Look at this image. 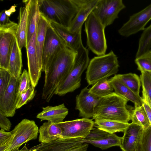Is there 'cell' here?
Listing matches in <instances>:
<instances>
[{"instance_id": "6da1fadb", "label": "cell", "mask_w": 151, "mask_h": 151, "mask_svg": "<svg viewBox=\"0 0 151 151\" xmlns=\"http://www.w3.org/2000/svg\"><path fill=\"white\" fill-rule=\"evenodd\" d=\"M76 52L66 47L58 53L45 72V83L42 98L50 101L56 88L70 72Z\"/></svg>"}, {"instance_id": "7a4b0ae2", "label": "cell", "mask_w": 151, "mask_h": 151, "mask_svg": "<svg viewBox=\"0 0 151 151\" xmlns=\"http://www.w3.org/2000/svg\"><path fill=\"white\" fill-rule=\"evenodd\" d=\"M128 101L114 92L101 98L93 119H103L128 123L131 119V112L127 108Z\"/></svg>"}, {"instance_id": "3957f363", "label": "cell", "mask_w": 151, "mask_h": 151, "mask_svg": "<svg viewBox=\"0 0 151 151\" xmlns=\"http://www.w3.org/2000/svg\"><path fill=\"white\" fill-rule=\"evenodd\" d=\"M40 13L50 22L68 28L78 7L73 0H38Z\"/></svg>"}, {"instance_id": "277c9868", "label": "cell", "mask_w": 151, "mask_h": 151, "mask_svg": "<svg viewBox=\"0 0 151 151\" xmlns=\"http://www.w3.org/2000/svg\"><path fill=\"white\" fill-rule=\"evenodd\" d=\"M119 67L118 57L111 50L107 54L95 56L90 60L86 79L89 85H93L116 74Z\"/></svg>"}, {"instance_id": "5b68a950", "label": "cell", "mask_w": 151, "mask_h": 151, "mask_svg": "<svg viewBox=\"0 0 151 151\" xmlns=\"http://www.w3.org/2000/svg\"><path fill=\"white\" fill-rule=\"evenodd\" d=\"M90 61L88 49L82 44L76 51L72 68L68 74L56 88L55 94L63 96L79 88L81 76Z\"/></svg>"}, {"instance_id": "8992f818", "label": "cell", "mask_w": 151, "mask_h": 151, "mask_svg": "<svg viewBox=\"0 0 151 151\" xmlns=\"http://www.w3.org/2000/svg\"><path fill=\"white\" fill-rule=\"evenodd\" d=\"M105 28L92 12L85 22L87 46L89 50L97 56L106 54L107 49Z\"/></svg>"}, {"instance_id": "52a82bcc", "label": "cell", "mask_w": 151, "mask_h": 151, "mask_svg": "<svg viewBox=\"0 0 151 151\" xmlns=\"http://www.w3.org/2000/svg\"><path fill=\"white\" fill-rule=\"evenodd\" d=\"M12 131V135L5 151H12L24 143L36 139L39 129L34 121L24 119Z\"/></svg>"}, {"instance_id": "ba28073f", "label": "cell", "mask_w": 151, "mask_h": 151, "mask_svg": "<svg viewBox=\"0 0 151 151\" xmlns=\"http://www.w3.org/2000/svg\"><path fill=\"white\" fill-rule=\"evenodd\" d=\"M67 47L50 24L47 29L42 53V71L45 72L58 53Z\"/></svg>"}, {"instance_id": "9c48e42d", "label": "cell", "mask_w": 151, "mask_h": 151, "mask_svg": "<svg viewBox=\"0 0 151 151\" xmlns=\"http://www.w3.org/2000/svg\"><path fill=\"white\" fill-rule=\"evenodd\" d=\"M125 8L122 0H99L92 12L106 27L112 24Z\"/></svg>"}, {"instance_id": "30bf717a", "label": "cell", "mask_w": 151, "mask_h": 151, "mask_svg": "<svg viewBox=\"0 0 151 151\" xmlns=\"http://www.w3.org/2000/svg\"><path fill=\"white\" fill-rule=\"evenodd\" d=\"M18 27V24L10 21L0 26V68L8 70L12 47Z\"/></svg>"}, {"instance_id": "8fae6325", "label": "cell", "mask_w": 151, "mask_h": 151, "mask_svg": "<svg viewBox=\"0 0 151 151\" xmlns=\"http://www.w3.org/2000/svg\"><path fill=\"white\" fill-rule=\"evenodd\" d=\"M56 124L62 129L63 138L84 139L93 128L94 122L92 119L83 118Z\"/></svg>"}, {"instance_id": "7c38bea8", "label": "cell", "mask_w": 151, "mask_h": 151, "mask_svg": "<svg viewBox=\"0 0 151 151\" xmlns=\"http://www.w3.org/2000/svg\"><path fill=\"white\" fill-rule=\"evenodd\" d=\"M151 19V3L140 11L130 16L129 20L118 30L120 35L128 37L145 28Z\"/></svg>"}, {"instance_id": "4fadbf2b", "label": "cell", "mask_w": 151, "mask_h": 151, "mask_svg": "<svg viewBox=\"0 0 151 151\" xmlns=\"http://www.w3.org/2000/svg\"><path fill=\"white\" fill-rule=\"evenodd\" d=\"M37 26L35 32L26 48L27 59L28 72L31 85L34 87H35L38 83L42 71V66L39 61L36 47Z\"/></svg>"}, {"instance_id": "5bb4252c", "label": "cell", "mask_w": 151, "mask_h": 151, "mask_svg": "<svg viewBox=\"0 0 151 151\" xmlns=\"http://www.w3.org/2000/svg\"><path fill=\"white\" fill-rule=\"evenodd\" d=\"M19 82V79L12 77L8 87L0 96V111L7 117H13L15 113Z\"/></svg>"}, {"instance_id": "9a60e30c", "label": "cell", "mask_w": 151, "mask_h": 151, "mask_svg": "<svg viewBox=\"0 0 151 151\" xmlns=\"http://www.w3.org/2000/svg\"><path fill=\"white\" fill-rule=\"evenodd\" d=\"M86 87L82 89L76 97L75 109L79 111V116L89 119L94 116L96 106L101 98L89 92Z\"/></svg>"}, {"instance_id": "2e32d148", "label": "cell", "mask_w": 151, "mask_h": 151, "mask_svg": "<svg viewBox=\"0 0 151 151\" xmlns=\"http://www.w3.org/2000/svg\"><path fill=\"white\" fill-rule=\"evenodd\" d=\"M73 0L78 9L68 29L72 32H75L82 29L83 24L92 12L99 0Z\"/></svg>"}, {"instance_id": "e0dca14e", "label": "cell", "mask_w": 151, "mask_h": 151, "mask_svg": "<svg viewBox=\"0 0 151 151\" xmlns=\"http://www.w3.org/2000/svg\"><path fill=\"white\" fill-rule=\"evenodd\" d=\"M144 129L141 126L131 123L124 132L120 146L122 151H135L140 142Z\"/></svg>"}, {"instance_id": "ac0fdd59", "label": "cell", "mask_w": 151, "mask_h": 151, "mask_svg": "<svg viewBox=\"0 0 151 151\" xmlns=\"http://www.w3.org/2000/svg\"><path fill=\"white\" fill-rule=\"evenodd\" d=\"M83 139L60 138L51 142L40 144L30 148V151H63L82 145Z\"/></svg>"}, {"instance_id": "d6986e66", "label": "cell", "mask_w": 151, "mask_h": 151, "mask_svg": "<svg viewBox=\"0 0 151 151\" xmlns=\"http://www.w3.org/2000/svg\"><path fill=\"white\" fill-rule=\"evenodd\" d=\"M50 24L66 47L76 52L82 44V29L75 32H72L68 28L57 23L50 22Z\"/></svg>"}, {"instance_id": "ffe728a7", "label": "cell", "mask_w": 151, "mask_h": 151, "mask_svg": "<svg viewBox=\"0 0 151 151\" xmlns=\"http://www.w3.org/2000/svg\"><path fill=\"white\" fill-rule=\"evenodd\" d=\"M31 1V0H23L24 5L20 8L19 12L16 37L21 50L23 47L26 48V47L28 15Z\"/></svg>"}, {"instance_id": "44dd1931", "label": "cell", "mask_w": 151, "mask_h": 151, "mask_svg": "<svg viewBox=\"0 0 151 151\" xmlns=\"http://www.w3.org/2000/svg\"><path fill=\"white\" fill-rule=\"evenodd\" d=\"M42 111L36 116L40 121L47 120L55 124L62 122L68 114V110L64 103L54 106L42 107Z\"/></svg>"}, {"instance_id": "7402d4cb", "label": "cell", "mask_w": 151, "mask_h": 151, "mask_svg": "<svg viewBox=\"0 0 151 151\" xmlns=\"http://www.w3.org/2000/svg\"><path fill=\"white\" fill-rule=\"evenodd\" d=\"M21 50L15 37L10 54L8 71L12 77L19 79L22 67Z\"/></svg>"}, {"instance_id": "603a6c76", "label": "cell", "mask_w": 151, "mask_h": 151, "mask_svg": "<svg viewBox=\"0 0 151 151\" xmlns=\"http://www.w3.org/2000/svg\"><path fill=\"white\" fill-rule=\"evenodd\" d=\"M39 141L48 143L60 138H63L62 130L56 124L47 121L44 123L39 129Z\"/></svg>"}, {"instance_id": "cb8c5ba5", "label": "cell", "mask_w": 151, "mask_h": 151, "mask_svg": "<svg viewBox=\"0 0 151 151\" xmlns=\"http://www.w3.org/2000/svg\"><path fill=\"white\" fill-rule=\"evenodd\" d=\"M117 94L133 102L134 106H140L143 103L142 98L135 94L114 76L109 79Z\"/></svg>"}, {"instance_id": "d4e9b609", "label": "cell", "mask_w": 151, "mask_h": 151, "mask_svg": "<svg viewBox=\"0 0 151 151\" xmlns=\"http://www.w3.org/2000/svg\"><path fill=\"white\" fill-rule=\"evenodd\" d=\"M50 22L40 13L36 33V47L39 61L42 66V53L46 33Z\"/></svg>"}, {"instance_id": "484cf974", "label": "cell", "mask_w": 151, "mask_h": 151, "mask_svg": "<svg viewBox=\"0 0 151 151\" xmlns=\"http://www.w3.org/2000/svg\"><path fill=\"white\" fill-rule=\"evenodd\" d=\"M40 15L38 0H31L28 15L26 47L36 29Z\"/></svg>"}, {"instance_id": "4316f807", "label": "cell", "mask_w": 151, "mask_h": 151, "mask_svg": "<svg viewBox=\"0 0 151 151\" xmlns=\"http://www.w3.org/2000/svg\"><path fill=\"white\" fill-rule=\"evenodd\" d=\"M94 122L97 128L111 134L119 132H124L129 124L128 123L103 119H95Z\"/></svg>"}, {"instance_id": "83f0119b", "label": "cell", "mask_w": 151, "mask_h": 151, "mask_svg": "<svg viewBox=\"0 0 151 151\" xmlns=\"http://www.w3.org/2000/svg\"><path fill=\"white\" fill-rule=\"evenodd\" d=\"M151 53V24L143 31L139 40L135 58Z\"/></svg>"}, {"instance_id": "f1b7e54d", "label": "cell", "mask_w": 151, "mask_h": 151, "mask_svg": "<svg viewBox=\"0 0 151 151\" xmlns=\"http://www.w3.org/2000/svg\"><path fill=\"white\" fill-rule=\"evenodd\" d=\"M114 76L135 94L140 96L141 82L138 75L135 73H129L115 75Z\"/></svg>"}, {"instance_id": "f546056e", "label": "cell", "mask_w": 151, "mask_h": 151, "mask_svg": "<svg viewBox=\"0 0 151 151\" xmlns=\"http://www.w3.org/2000/svg\"><path fill=\"white\" fill-rule=\"evenodd\" d=\"M122 137L118 136L115 134H110L106 138L98 140H86L83 139V143L92 144L102 150L108 149L112 147H120L122 142Z\"/></svg>"}, {"instance_id": "4dcf8cb0", "label": "cell", "mask_w": 151, "mask_h": 151, "mask_svg": "<svg viewBox=\"0 0 151 151\" xmlns=\"http://www.w3.org/2000/svg\"><path fill=\"white\" fill-rule=\"evenodd\" d=\"M113 88L109 80L105 79L100 81L93 85L89 92L100 98L108 95L113 92Z\"/></svg>"}, {"instance_id": "1f68e13d", "label": "cell", "mask_w": 151, "mask_h": 151, "mask_svg": "<svg viewBox=\"0 0 151 151\" xmlns=\"http://www.w3.org/2000/svg\"><path fill=\"white\" fill-rule=\"evenodd\" d=\"M132 123L147 129L150 125V123L142 105L140 106H134V109L131 113Z\"/></svg>"}, {"instance_id": "d6a6232c", "label": "cell", "mask_w": 151, "mask_h": 151, "mask_svg": "<svg viewBox=\"0 0 151 151\" xmlns=\"http://www.w3.org/2000/svg\"><path fill=\"white\" fill-rule=\"evenodd\" d=\"M139 77L142 87V99L151 108V72H142Z\"/></svg>"}, {"instance_id": "836d02e7", "label": "cell", "mask_w": 151, "mask_h": 151, "mask_svg": "<svg viewBox=\"0 0 151 151\" xmlns=\"http://www.w3.org/2000/svg\"><path fill=\"white\" fill-rule=\"evenodd\" d=\"M134 62L137 66V69L141 72H151V53L135 58Z\"/></svg>"}, {"instance_id": "e575fe53", "label": "cell", "mask_w": 151, "mask_h": 151, "mask_svg": "<svg viewBox=\"0 0 151 151\" xmlns=\"http://www.w3.org/2000/svg\"><path fill=\"white\" fill-rule=\"evenodd\" d=\"M30 79L28 72L24 69L19 78L17 96L18 99L20 96L26 92L31 86Z\"/></svg>"}, {"instance_id": "d590c367", "label": "cell", "mask_w": 151, "mask_h": 151, "mask_svg": "<svg viewBox=\"0 0 151 151\" xmlns=\"http://www.w3.org/2000/svg\"><path fill=\"white\" fill-rule=\"evenodd\" d=\"M142 151H151V126L143 129L139 142Z\"/></svg>"}, {"instance_id": "8d00e7d4", "label": "cell", "mask_w": 151, "mask_h": 151, "mask_svg": "<svg viewBox=\"0 0 151 151\" xmlns=\"http://www.w3.org/2000/svg\"><path fill=\"white\" fill-rule=\"evenodd\" d=\"M34 88L31 85L28 89L20 96L17 102V109L20 108L33 99L35 95Z\"/></svg>"}, {"instance_id": "74e56055", "label": "cell", "mask_w": 151, "mask_h": 151, "mask_svg": "<svg viewBox=\"0 0 151 151\" xmlns=\"http://www.w3.org/2000/svg\"><path fill=\"white\" fill-rule=\"evenodd\" d=\"M12 77L8 70L0 68V96L8 87Z\"/></svg>"}, {"instance_id": "f35d334b", "label": "cell", "mask_w": 151, "mask_h": 151, "mask_svg": "<svg viewBox=\"0 0 151 151\" xmlns=\"http://www.w3.org/2000/svg\"><path fill=\"white\" fill-rule=\"evenodd\" d=\"M110 134L108 132L97 128H93L84 139L90 140H100L106 138Z\"/></svg>"}, {"instance_id": "ab89813d", "label": "cell", "mask_w": 151, "mask_h": 151, "mask_svg": "<svg viewBox=\"0 0 151 151\" xmlns=\"http://www.w3.org/2000/svg\"><path fill=\"white\" fill-rule=\"evenodd\" d=\"M7 117L0 111V127L1 129L9 131L11 128L12 124Z\"/></svg>"}, {"instance_id": "60d3db41", "label": "cell", "mask_w": 151, "mask_h": 151, "mask_svg": "<svg viewBox=\"0 0 151 151\" xmlns=\"http://www.w3.org/2000/svg\"><path fill=\"white\" fill-rule=\"evenodd\" d=\"M12 135V131L6 132L5 130L1 129L0 131V146L8 142Z\"/></svg>"}, {"instance_id": "b9f144b4", "label": "cell", "mask_w": 151, "mask_h": 151, "mask_svg": "<svg viewBox=\"0 0 151 151\" xmlns=\"http://www.w3.org/2000/svg\"><path fill=\"white\" fill-rule=\"evenodd\" d=\"M5 10L2 11L0 13V26L5 25L11 21L5 13Z\"/></svg>"}, {"instance_id": "7bdbcfd3", "label": "cell", "mask_w": 151, "mask_h": 151, "mask_svg": "<svg viewBox=\"0 0 151 151\" xmlns=\"http://www.w3.org/2000/svg\"><path fill=\"white\" fill-rule=\"evenodd\" d=\"M88 147V144L84 143L82 145L77 146L63 151H86Z\"/></svg>"}, {"instance_id": "ee69618b", "label": "cell", "mask_w": 151, "mask_h": 151, "mask_svg": "<svg viewBox=\"0 0 151 151\" xmlns=\"http://www.w3.org/2000/svg\"><path fill=\"white\" fill-rule=\"evenodd\" d=\"M143 106L151 126V108L147 103L143 100Z\"/></svg>"}, {"instance_id": "f6af8a7d", "label": "cell", "mask_w": 151, "mask_h": 151, "mask_svg": "<svg viewBox=\"0 0 151 151\" xmlns=\"http://www.w3.org/2000/svg\"><path fill=\"white\" fill-rule=\"evenodd\" d=\"M16 6L14 5L12 6L8 10H5L6 14L9 17H10L12 13L15 11V7Z\"/></svg>"}, {"instance_id": "bcb514c9", "label": "cell", "mask_w": 151, "mask_h": 151, "mask_svg": "<svg viewBox=\"0 0 151 151\" xmlns=\"http://www.w3.org/2000/svg\"><path fill=\"white\" fill-rule=\"evenodd\" d=\"M19 148L16 149L12 151H30V149H28L26 147V144H25L24 146L20 150L19 149Z\"/></svg>"}, {"instance_id": "7dc6e473", "label": "cell", "mask_w": 151, "mask_h": 151, "mask_svg": "<svg viewBox=\"0 0 151 151\" xmlns=\"http://www.w3.org/2000/svg\"><path fill=\"white\" fill-rule=\"evenodd\" d=\"M135 151H142L139 143Z\"/></svg>"}]
</instances>
